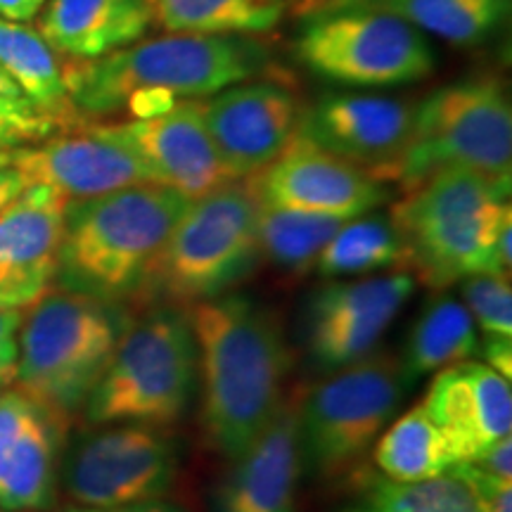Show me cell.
Here are the masks:
<instances>
[{
    "mask_svg": "<svg viewBox=\"0 0 512 512\" xmlns=\"http://www.w3.org/2000/svg\"><path fill=\"white\" fill-rule=\"evenodd\" d=\"M512 107L501 79L477 76L448 83L415 105L411 138L387 183L408 192L441 171L465 169L508 176Z\"/></svg>",
    "mask_w": 512,
    "mask_h": 512,
    "instance_id": "9",
    "label": "cell"
},
{
    "mask_svg": "<svg viewBox=\"0 0 512 512\" xmlns=\"http://www.w3.org/2000/svg\"><path fill=\"white\" fill-rule=\"evenodd\" d=\"M62 430L17 389H0V512H43L60 489Z\"/></svg>",
    "mask_w": 512,
    "mask_h": 512,
    "instance_id": "19",
    "label": "cell"
},
{
    "mask_svg": "<svg viewBox=\"0 0 512 512\" xmlns=\"http://www.w3.org/2000/svg\"><path fill=\"white\" fill-rule=\"evenodd\" d=\"M176 475L174 437L150 425H105L81 434L60 463L64 494L83 508L164 501Z\"/></svg>",
    "mask_w": 512,
    "mask_h": 512,
    "instance_id": "11",
    "label": "cell"
},
{
    "mask_svg": "<svg viewBox=\"0 0 512 512\" xmlns=\"http://www.w3.org/2000/svg\"><path fill=\"white\" fill-rule=\"evenodd\" d=\"M465 309L484 339H512V287L505 275H470L460 280Z\"/></svg>",
    "mask_w": 512,
    "mask_h": 512,
    "instance_id": "31",
    "label": "cell"
},
{
    "mask_svg": "<svg viewBox=\"0 0 512 512\" xmlns=\"http://www.w3.org/2000/svg\"><path fill=\"white\" fill-rule=\"evenodd\" d=\"M510 176L451 169L403 192L389 223L415 280L441 290L470 275H505L496 247L512 226Z\"/></svg>",
    "mask_w": 512,
    "mask_h": 512,
    "instance_id": "4",
    "label": "cell"
},
{
    "mask_svg": "<svg viewBox=\"0 0 512 512\" xmlns=\"http://www.w3.org/2000/svg\"><path fill=\"white\" fill-rule=\"evenodd\" d=\"M479 354L484 363L494 368L505 380L512 377V339H484V347L479 344Z\"/></svg>",
    "mask_w": 512,
    "mask_h": 512,
    "instance_id": "36",
    "label": "cell"
},
{
    "mask_svg": "<svg viewBox=\"0 0 512 512\" xmlns=\"http://www.w3.org/2000/svg\"><path fill=\"white\" fill-rule=\"evenodd\" d=\"M259 259L254 195L245 183H226L188 202L152 266L143 299L188 309L228 294Z\"/></svg>",
    "mask_w": 512,
    "mask_h": 512,
    "instance_id": "7",
    "label": "cell"
},
{
    "mask_svg": "<svg viewBox=\"0 0 512 512\" xmlns=\"http://www.w3.org/2000/svg\"><path fill=\"white\" fill-rule=\"evenodd\" d=\"M0 159L17 169L27 185H46L69 202L150 183L138 157L105 124L55 133L36 145L5 152Z\"/></svg>",
    "mask_w": 512,
    "mask_h": 512,
    "instance_id": "16",
    "label": "cell"
},
{
    "mask_svg": "<svg viewBox=\"0 0 512 512\" xmlns=\"http://www.w3.org/2000/svg\"><path fill=\"white\" fill-rule=\"evenodd\" d=\"M0 67L17 83L24 98L48 114L62 131L88 124L69 100L60 57L36 29L0 19Z\"/></svg>",
    "mask_w": 512,
    "mask_h": 512,
    "instance_id": "24",
    "label": "cell"
},
{
    "mask_svg": "<svg viewBox=\"0 0 512 512\" xmlns=\"http://www.w3.org/2000/svg\"><path fill=\"white\" fill-rule=\"evenodd\" d=\"M422 406L444 439L453 465L475 463L486 448L510 437V380L486 363L460 361L441 368Z\"/></svg>",
    "mask_w": 512,
    "mask_h": 512,
    "instance_id": "18",
    "label": "cell"
},
{
    "mask_svg": "<svg viewBox=\"0 0 512 512\" xmlns=\"http://www.w3.org/2000/svg\"><path fill=\"white\" fill-rule=\"evenodd\" d=\"M299 3V0H294V5H297Z\"/></svg>",
    "mask_w": 512,
    "mask_h": 512,
    "instance_id": "42",
    "label": "cell"
},
{
    "mask_svg": "<svg viewBox=\"0 0 512 512\" xmlns=\"http://www.w3.org/2000/svg\"><path fill=\"white\" fill-rule=\"evenodd\" d=\"M453 470L470 484L482 512H512V482L477 470L472 463H458Z\"/></svg>",
    "mask_w": 512,
    "mask_h": 512,
    "instance_id": "33",
    "label": "cell"
},
{
    "mask_svg": "<svg viewBox=\"0 0 512 512\" xmlns=\"http://www.w3.org/2000/svg\"><path fill=\"white\" fill-rule=\"evenodd\" d=\"M309 8H311V5H309Z\"/></svg>",
    "mask_w": 512,
    "mask_h": 512,
    "instance_id": "43",
    "label": "cell"
},
{
    "mask_svg": "<svg viewBox=\"0 0 512 512\" xmlns=\"http://www.w3.org/2000/svg\"><path fill=\"white\" fill-rule=\"evenodd\" d=\"M245 185L261 204L337 221L366 216L394 195L389 183L344 162L299 133L271 164L245 178Z\"/></svg>",
    "mask_w": 512,
    "mask_h": 512,
    "instance_id": "12",
    "label": "cell"
},
{
    "mask_svg": "<svg viewBox=\"0 0 512 512\" xmlns=\"http://www.w3.org/2000/svg\"><path fill=\"white\" fill-rule=\"evenodd\" d=\"M342 10L384 12L453 46H475L508 19L510 0H316L302 17Z\"/></svg>",
    "mask_w": 512,
    "mask_h": 512,
    "instance_id": "23",
    "label": "cell"
},
{
    "mask_svg": "<svg viewBox=\"0 0 512 512\" xmlns=\"http://www.w3.org/2000/svg\"><path fill=\"white\" fill-rule=\"evenodd\" d=\"M313 3H316V0H299V3L294 5V10H297V15H302V12L309 8V5H313Z\"/></svg>",
    "mask_w": 512,
    "mask_h": 512,
    "instance_id": "41",
    "label": "cell"
},
{
    "mask_svg": "<svg viewBox=\"0 0 512 512\" xmlns=\"http://www.w3.org/2000/svg\"><path fill=\"white\" fill-rule=\"evenodd\" d=\"M297 57L313 74L363 88L403 86L434 72V50L411 24L373 10L306 17Z\"/></svg>",
    "mask_w": 512,
    "mask_h": 512,
    "instance_id": "10",
    "label": "cell"
},
{
    "mask_svg": "<svg viewBox=\"0 0 512 512\" xmlns=\"http://www.w3.org/2000/svg\"><path fill=\"white\" fill-rule=\"evenodd\" d=\"M415 105L382 95H325L302 112L299 136L387 183L411 138Z\"/></svg>",
    "mask_w": 512,
    "mask_h": 512,
    "instance_id": "17",
    "label": "cell"
},
{
    "mask_svg": "<svg viewBox=\"0 0 512 512\" xmlns=\"http://www.w3.org/2000/svg\"><path fill=\"white\" fill-rule=\"evenodd\" d=\"M290 0H155V19L169 34L256 36L283 22Z\"/></svg>",
    "mask_w": 512,
    "mask_h": 512,
    "instance_id": "26",
    "label": "cell"
},
{
    "mask_svg": "<svg viewBox=\"0 0 512 512\" xmlns=\"http://www.w3.org/2000/svg\"><path fill=\"white\" fill-rule=\"evenodd\" d=\"M188 202L152 183L67 202L57 287L107 304L136 302Z\"/></svg>",
    "mask_w": 512,
    "mask_h": 512,
    "instance_id": "3",
    "label": "cell"
},
{
    "mask_svg": "<svg viewBox=\"0 0 512 512\" xmlns=\"http://www.w3.org/2000/svg\"><path fill=\"white\" fill-rule=\"evenodd\" d=\"M0 95L3 98H24L22 91L17 88V83L10 79V74L0 67Z\"/></svg>",
    "mask_w": 512,
    "mask_h": 512,
    "instance_id": "40",
    "label": "cell"
},
{
    "mask_svg": "<svg viewBox=\"0 0 512 512\" xmlns=\"http://www.w3.org/2000/svg\"><path fill=\"white\" fill-rule=\"evenodd\" d=\"M48 0H0V19H8V22H31V19L41 15L43 5Z\"/></svg>",
    "mask_w": 512,
    "mask_h": 512,
    "instance_id": "37",
    "label": "cell"
},
{
    "mask_svg": "<svg viewBox=\"0 0 512 512\" xmlns=\"http://www.w3.org/2000/svg\"><path fill=\"white\" fill-rule=\"evenodd\" d=\"M62 131L48 114L36 110L27 98L0 95V155L36 145Z\"/></svg>",
    "mask_w": 512,
    "mask_h": 512,
    "instance_id": "32",
    "label": "cell"
},
{
    "mask_svg": "<svg viewBox=\"0 0 512 512\" xmlns=\"http://www.w3.org/2000/svg\"><path fill=\"white\" fill-rule=\"evenodd\" d=\"M399 358L373 354L299 394L304 465L320 482L358 484L406 389Z\"/></svg>",
    "mask_w": 512,
    "mask_h": 512,
    "instance_id": "8",
    "label": "cell"
},
{
    "mask_svg": "<svg viewBox=\"0 0 512 512\" xmlns=\"http://www.w3.org/2000/svg\"><path fill=\"white\" fill-rule=\"evenodd\" d=\"M373 460L382 477L399 484L427 482L453 467L451 453L422 403L396 418L380 434Z\"/></svg>",
    "mask_w": 512,
    "mask_h": 512,
    "instance_id": "27",
    "label": "cell"
},
{
    "mask_svg": "<svg viewBox=\"0 0 512 512\" xmlns=\"http://www.w3.org/2000/svg\"><path fill=\"white\" fill-rule=\"evenodd\" d=\"M24 311L0 306V389H8L15 382L19 358V328Z\"/></svg>",
    "mask_w": 512,
    "mask_h": 512,
    "instance_id": "34",
    "label": "cell"
},
{
    "mask_svg": "<svg viewBox=\"0 0 512 512\" xmlns=\"http://www.w3.org/2000/svg\"><path fill=\"white\" fill-rule=\"evenodd\" d=\"M202 382V427L216 453L240 458L285 399L292 349L271 309L221 294L188 309Z\"/></svg>",
    "mask_w": 512,
    "mask_h": 512,
    "instance_id": "1",
    "label": "cell"
},
{
    "mask_svg": "<svg viewBox=\"0 0 512 512\" xmlns=\"http://www.w3.org/2000/svg\"><path fill=\"white\" fill-rule=\"evenodd\" d=\"M344 223L347 221L299 214V211L256 202L259 254L280 271L304 275L316 268L320 252L335 238V233Z\"/></svg>",
    "mask_w": 512,
    "mask_h": 512,
    "instance_id": "28",
    "label": "cell"
},
{
    "mask_svg": "<svg viewBox=\"0 0 512 512\" xmlns=\"http://www.w3.org/2000/svg\"><path fill=\"white\" fill-rule=\"evenodd\" d=\"M204 121L226 174L245 181L297 136L302 107L283 83L245 81L204 100Z\"/></svg>",
    "mask_w": 512,
    "mask_h": 512,
    "instance_id": "15",
    "label": "cell"
},
{
    "mask_svg": "<svg viewBox=\"0 0 512 512\" xmlns=\"http://www.w3.org/2000/svg\"><path fill=\"white\" fill-rule=\"evenodd\" d=\"M197 387V347L188 309L152 304L133 316L114 358L86 403L88 425L171 427Z\"/></svg>",
    "mask_w": 512,
    "mask_h": 512,
    "instance_id": "6",
    "label": "cell"
},
{
    "mask_svg": "<svg viewBox=\"0 0 512 512\" xmlns=\"http://www.w3.org/2000/svg\"><path fill=\"white\" fill-rule=\"evenodd\" d=\"M299 394H285L273 420L233 460L216 491V512H294L306 465L299 437Z\"/></svg>",
    "mask_w": 512,
    "mask_h": 512,
    "instance_id": "21",
    "label": "cell"
},
{
    "mask_svg": "<svg viewBox=\"0 0 512 512\" xmlns=\"http://www.w3.org/2000/svg\"><path fill=\"white\" fill-rule=\"evenodd\" d=\"M477 470L486 472V475L498 477V479H510L512 482V439L505 437L496 441L494 446L486 448V451L479 456L475 463Z\"/></svg>",
    "mask_w": 512,
    "mask_h": 512,
    "instance_id": "35",
    "label": "cell"
},
{
    "mask_svg": "<svg viewBox=\"0 0 512 512\" xmlns=\"http://www.w3.org/2000/svg\"><path fill=\"white\" fill-rule=\"evenodd\" d=\"M356 491V501L339 512H482L470 484L453 467L441 477L415 484L366 475Z\"/></svg>",
    "mask_w": 512,
    "mask_h": 512,
    "instance_id": "29",
    "label": "cell"
},
{
    "mask_svg": "<svg viewBox=\"0 0 512 512\" xmlns=\"http://www.w3.org/2000/svg\"><path fill=\"white\" fill-rule=\"evenodd\" d=\"M24 190H27V181H24L22 174L0 159V211L10 207Z\"/></svg>",
    "mask_w": 512,
    "mask_h": 512,
    "instance_id": "38",
    "label": "cell"
},
{
    "mask_svg": "<svg viewBox=\"0 0 512 512\" xmlns=\"http://www.w3.org/2000/svg\"><path fill=\"white\" fill-rule=\"evenodd\" d=\"M131 318L121 304L48 290L22 320L12 384L69 430L110 368Z\"/></svg>",
    "mask_w": 512,
    "mask_h": 512,
    "instance_id": "5",
    "label": "cell"
},
{
    "mask_svg": "<svg viewBox=\"0 0 512 512\" xmlns=\"http://www.w3.org/2000/svg\"><path fill=\"white\" fill-rule=\"evenodd\" d=\"M382 268H406V249L392 223L382 216H358L344 223L316 261V271L325 278Z\"/></svg>",
    "mask_w": 512,
    "mask_h": 512,
    "instance_id": "30",
    "label": "cell"
},
{
    "mask_svg": "<svg viewBox=\"0 0 512 512\" xmlns=\"http://www.w3.org/2000/svg\"><path fill=\"white\" fill-rule=\"evenodd\" d=\"M67 197L27 185L0 211V306L29 309L55 283Z\"/></svg>",
    "mask_w": 512,
    "mask_h": 512,
    "instance_id": "20",
    "label": "cell"
},
{
    "mask_svg": "<svg viewBox=\"0 0 512 512\" xmlns=\"http://www.w3.org/2000/svg\"><path fill=\"white\" fill-rule=\"evenodd\" d=\"M155 0H48L38 34L64 60H100L143 41Z\"/></svg>",
    "mask_w": 512,
    "mask_h": 512,
    "instance_id": "22",
    "label": "cell"
},
{
    "mask_svg": "<svg viewBox=\"0 0 512 512\" xmlns=\"http://www.w3.org/2000/svg\"><path fill=\"white\" fill-rule=\"evenodd\" d=\"M143 164L147 181L197 200L233 183L204 121V102L176 100L152 117L105 124Z\"/></svg>",
    "mask_w": 512,
    "mask_h": 512,
    "instance_id": "14",
    "label": "cell"
},
{
    "mask_svg": "<svg viewBox=\"0 0 512 512\" xmlns=\"http://www.w3.org/2000/svg\"><path fill=\"white\" fill-rule=\"evenodd\" d=\"M268 67L271 50L252 36L169 34L100 60H64L62 74L74 110L88 121L121 110L152 117L166 110L164 100L211 98Z\"/></svg>",
    "mask_w": 512,
    "mask_h": 512,
    "instance_id": "2",
    "label": "cell"
},
{
    "mask_svg": "<svg viewBox=\"0 0 512 512\" xmlns=\"http://www.w3.org/2000/svg\"><path fill=\"white\" fill-rule=\"evenodd\" d=\"M43 512H185V510L169 501H152V503L126 505V508H83V505H69V508L43 510Z\"/></svg>",
    "mask_w": 512,
    "mask_h": 512,
    "instance_id": "39",
    "label": "cell"
},
{
    "mask_svg": "<svg viewBox=\"0 0 512 512\" xmlns=\"http://www.w3.org/2000/svg\"><path fill=\"white\" fill-rule=\"evenodd\" d=\"M479 354V337L475 320L458 299L439 297L427 304L413 323L401 358L406 382L420 375L434 373L453 363L470 361Z\"/></svg>",
    "mask_w": 512,
    "mask_h": 512,
    "instance_id": "25",
    "label": "cell"
},
{
    "mask_svg": "<svg viewBox=\"0 0 512 512\" xmlns=\"http://www.w3.org/2000/svg\"><path fill=\"white\" fill-rule=\"evenodd\" d=\"M415 283L411 273L399 271L320 287L304 323L306 351L316 368L335 373L373 356Z\"/></svg>",
    "mask_w": 512,
    "mask_h": 512,
    "instance_id": "13",
    "label": "cell"
}]
</instances>
